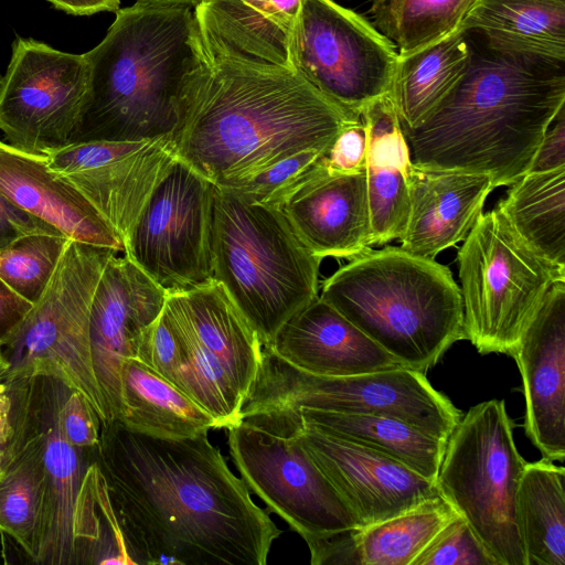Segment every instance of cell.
Instances as JSON below:
<instances>
[{"label": "cell", "instance_id": "6da1fadb", "mask_svg": "<svg viewBox=\"0 0 565 565\" xmlns=\"http://www.w3.org/2000/svg\"><path fill=\"white\" fill-rule=\"evenodd\" d=\"M95 461L132 564L265 565L281 534L207 431L156 437L114 419Z\"/></svg>", "mask_w": 565, "mask_h": 565}, {"label": "cell", "instance_id": "7a4b0ae2", "mask_svg": "<svg viewBox=\"0 0 565 565\" xmlns=\"http://www.w3.org/2000/svg\"><path fill=\"white\" fill-rule=\"evenodd\" d=\"M203 65L171 140L179 159L220 188L307 149L323 152L361 117L329 102L295 65L237 45L195 6Z\"/></svg>", "mask_w": 565, "mask_h": 565}, {"label": "cell", "instance_id": "3957f363", "mask_svg": "<svg viewBox=\"0 0 565 565\" xmlns=\"http://www.w3.org/2000/svg\"><path fill=\"white\" fill-rule=\"evenodd\" d=\"M564 64L472 46L458 84L423 122L403 130L413 166L487 174L495 188L520 179L565 107Z\"/></svg>", "mask_w": 565, "mask_h": 565}, {"label": "cell", "instance_id": "277c9868", "mask_svg": "<svg viewBox=\"0 0 565 565\" xmlns=\"http://www.w3.org/2000/svg\"><path fill=\"white\" fill-rule=\"evenodd\" d=\"M195 6L136 1L84 53L85 100L72 143L171 136L202 70Z\"/></svg>", "mask_w": 565, "mask_h": 565}, {"label": "cell", "instance_id": "5b68a950", "mask_svg": "<svg viewBox=\"0 0 565 565\" xmlns=\"http://www.w3.org/2000/svg\"><path fill=\"white\" fill-rule=\"evenodd\" d=\"M319 297L405 367L423 373L465 340L450 269L399 246L352 257L322 281Z\"/></svg>", "mask_w": 565, "mask_h": 565}, {"label": "cell", "instance_id": "8992f818", "mask_svg": "<svg viewBox=\"0 0 565 565\" xmlns=\"http://www.w3.org/2000/svg\"><path fill=\"white\" fill-rule=\"evenodd\" d=\"M211 253L213 279L262 347L319 296L322 259L301 243L282 211L215 184Z\"/></svg>", "mask_w": 565, "mask_h": 565}, {"label": "cell", "instance_id": "52a82bcc", "mask_svg": "<svg viewBox=\"0 0 565 565\" xmlns=\"http://www.w3.org/2000/svg\"><path fill=\"white\" fill-rule=\"evenodd\" d=\"M116 249L70 239L41 297L7 338V385L51 379L79 393L100 424L107 411L93 366L89 317L94 294Z\"/></svg>", "mask_w": 565, "mask_h": 565}, {"label": "cell", "instance_id": "ba28073f", "mask_svg": "<svg viewBox=\"0 0 565 565\" xmlns=\"http://www.w3.org/2000/svg\"><path fill=\"white\" fill-rule=\"evenodd\" d=\"M526 461L502 399L472 406L447 438L436 486L495 565H526L515 499Z\"/></svg>", "mask_w": 565, "mask_h": 565}, {"label": "cell", "instance_id": "9c48e42d", "mask_svg": "<svg viewBox=\"0 0 565 565\" xmlns=\"http://www.w3.org/2000/svg\"><path fill=\"white\" fill-rule=\"evenodd\" d=\"M462 242L457 260L465 340L481 354L512 355L548 289L565 280V268L526 245L497 206Z\"/></svg>", "mask_w": 565, "mask_h": 565}, {"label": "cell", "instance_id": "30bf717a", "mask_svg": "<svg viewBox=\"0 0 565 565\" xmlns=\"http://www.w3.org/2000/svg\"><path fill=\"white\" fill-rule=\"evenodd\" d=\"M301 408L393 418L445 440L461 417L423 372L397 367L345 377L319 376L262 347L259 369L241 418Z\"/></svg>", "mask_w": 565, "mask_h": 565}, {"label": "cell", "instance_id": "8fae6325", "mask_svg": "<svg viewBox=\"0 0 565 565\" xmlns=\"http://www.w3.org/2000/svg\"><path fill=\"white\" fill-rule=\"evenodd\" d=\"M291 53L317 90L356 117L388 94L398 57L393 42L334 0H301Z\"/></svg>", "mask_w": 565, "mask_h": 565}, {"label": "cell", "instance_id": "7c38bea8", "mask_svg": "<svg viewBox=\"0 0 565 565\" xmlns=\"http://www.w3.org/2000/svg\"><path fill=\"white\" fill-rule=\"evenodd\" d=\"M227 430L230 455L241 479L305 541L360 527L296 436L242 419Z\"/></svg>", "mask_w": 565, "mask_h": 565}, {"label": "cell", "instance_id": "4fadbf2b", "mask_svg": "<svg viewBox=\"0 0 565 565\" xmlns=\"http://www.w3.org/2000/svg\"><path fill=\"white\" fill-rule=\"evenodd\" d=\"M87 81L85 54L17 38L0 79V130L6 142L40 156L71 145Z\"/></svg>", "mask_w": 565, "mask_h": 565}, {"label": "cell", "instance_id": "5bb4252c", "mask_svg": "<svg viewBox=\"0 0 565 565\" xmlns=\"http://www.w3.org/2000/svg\"><path fill=\"white\" fill-rule=\"evenodd\" d=\"M214 184L177 158L152 192L124 254L166 292L213 280Z\"/></svg>", "mask_w": 565, "mask_h": 565}, {"label": "cell", "instance_id": "9a60e30c", "mask_svg": "<svg viewBox=\"0 0 565 565\" xmlns=\"http://www.w3.org/2000/svg\"><path fill=\"white\" fill-rule=\"evenodd\" d=\"M46 157L49 167L89 201L124 247L152 192L178 158L170 136L72 143Z\"/></svg>", "mask_w": 565, "mask_h": 565}, {"label": "cell", "instance_id": "2e32d148", "mask_svg": "<svg viewBox=\"0 0 565 565\" xmlns=\"http://www.w3.org/2000/svg\"><path fill=\"white\" fill-rule=\"evenodd\" d=\"M255 423L269 431L296 436L356 516L360 527L440 497L435 481L381 452L300 420Z\"/></svg>", "mask_w": 565, "mask_h": 565}, {"label": "cell", "instance_id": "e0dca14e", "mask_svg": "<svg viewBox=\"0 0 565 565\" xmlns=\"http://www.w3.org/2000/svg\"><path fill=\"white\" fill-rule=\"evenodd\" d=\"M63 384L51 380L40 408L45 490L36 555L44 564L78 563L82 546L100 543L103 531L95 491L96 462L86 463L87 449L71 445L62 433L58 406Z\"/></svg>", "mask_w": 565, "mask_h": 565}, {"label": "cell", "instance_id": "ac0fdd59", "mask_svg": "<svg viewBox=\"0 0 565 565\" xmlns=\"http://www.w3.org/2000/svg\"><path fill=\"white\" fill-rule=\"evenodd\" d=\"M167 292L125 254H114L96 287L89 317L95 376L108 422L118 416L121 367L136 358L145 330L163 310Z\"/></svg>", "mask_w": 565, "mask_h": 565}, {"label": "cell", "instance_id": "d6986e66", "mask_svg": "<svg viewBox=\"0 0 565 565\" xmlns=\"http://www.w3.org/2000/svg\"><path fill=\"white\" fill-rule=\"evenodd\" d=\"M525 397L524 428L543 458H565V280L556 281L512 355Z\"/></svg>", "mask_w": 565, "mask_h": 565}, {"label": "cell", "instance_id": "ffe728a7", "mask_svg": "<svg viewBox=\"0 0 565 565\" xmlns=\"http://www.w3.org/2000/svg\"><path fill=\"white\" fill-rule=\"evenodd\" d=\"M280 210L301 243L321 259H351L371 247L365 171L331 172L320 159Z\"/></svg>", "mask_w": 565, "mask_h": 565}, {"label": "cell", "instance_id": "44dd1931", "mask_svg": "<svg viewBox=\"0 0 565 565\" xmlns=\"http://www.w3.org/2000/svg\"><path fill=\"white\" fill-rule=\"evenodd\" d=\"M310 374L345 377L405 367L319 296L290 318L269 347Z\"/></svg>", "mask_w": 565, "mask_h": 565}, {"label": "cell", "instance_id": "7402d4cb", "mask_svg": "<svg viewBox=\"0 0 565 565\" xmlns=\"http://www.w3.org/2000/svg\"><path fill=\"white\" fill-rule=\"evenodd\" d=\"M0 191L72 241L125 250L119 236L89 201L49 167L46 156L24 152L0 140Z\"/></svg>", "mask_w": 565, "mask_h": 565}, {"label": "cell", "instance_id": "603a6c76", "mask_svg": "<svg viewBox=\"0 0 565 565\" xmlns=\"http://www.w3.org/2000/svg\"><path fill=\"white\" fill-rule=\"evenodd\" d=\"M494 189L487 174L412 166L409 217L399 247L417 256L435 258L462 242L483 213L484 202Z\"/></svg>", "mask_w": 565, "mask_h": 565}, {"label": "cell", "instance_id": "cb8c5ba5", "mask_svg": "<svg viewBox=\"0 0 565 565\" xmlns=\"http://www.w3.org/2000/svg\"><path fill=\"white\" fill-rule=\"evenodd\" d=\"M163 312L223 366L245 402L259 369L262 344L224 288L213 279L167 292Z\"/></svg>", "mask_w": 565, "mask_h": 565}, {"label": "cell", "instance_id": "d4e9b609", "mask_svg": "<svg viewBox=\"0 0 565 565\" xmlns=\"http://www.w3.org/2000/svg\"><path fill=\"white\" fill-rule=\"evenodd\" d=\"M22 409L12 416L13 430L0 470V531L34 561L39 544L45 468L40 408L32 407L28 382L18 383Z\"/></svg>", "mask_w": 565, "mask_h": 565}, {"label": "cell", "instance_id": "484cf974", "mask_svg": "<svg viewBox=\"0 0 565 565\" xmlns=\"http://www.w3.org/2000/svg\"><path fill=\"white\" fill-rule=\"evenodd\" d=\"M459 28L491 50L565 63V0H476Z\"/></svg>", "mask_w": 565, "mask_h": 565}, {"label": "cell", "instance_id": "4316f807", "mask_svg": "<svg viewBox=\"0 0 565 565\" xmlns=\"http://www.w3.org/2000/svg\"><path fill=\"white\" fill-rule=\"evenodd\" d=\"M245 417L300 420L322 433L381 452L435 482L447 441L404 422L381 416L301 408L294 413Z\"/></svg>", "mask_w": 565, "mask_h": 565}, {"label": "cell", "instance_id": "83f0119b", "mask_svg": "<svg viewBox=\"0 0 565 565\" xmlns=\"http://www.w3.org/2000/svg\"><path fill=\"white\" fill-rule=\"evenodd\" d=\"M472 56L460 28L408 53H398L388 96L402 130L423 122L461 79Z\"/></svg>", "mask_w": 565, "mask_h": 565}, {"label": "cell", "instance_id": "f1b7e54d", "mask_svg": "<svg viewBox=\"0 0 565 565\" xmlns=\"http://www.w3.org/2000/svg\"><path fill=\"white\" fill-rule=\"evenodd\" d=\"M118 420L141 434L185 438L218 428L216 419L199 404L137 359L121 367Z\"/></svg>", "mask_w": 565, "mask_h": 565}, {"label": "cell", "instance_id": "f546056e", "mask_svg": "<svg viewBox=\"0 0 565 565\" xmlns=\"http://www.w3.org/2000/svg\"><path fill=\"white\" fill-rule=\"evenodd\" d=\"M565 469L552 460L526 462L515 509L526 565H565Z\"/></svg>", "mask_w": 565, "mask_h": 565}, {"label": "cell", "instance_id": "4dcf8cb0", "mask_svg": "<svg viewBox=\"0 0 565 565\" xmlns=\"http://www.w3.org/2000/svg\"><path fill=\"white\" fill-rule=\"evenodd\" d=\"M509 186L497 207L526 245L565 268V167L526 172Z\"/></svg>", "mask_w": 565, "mask_h": 565}, {"label": "cell", "instance_id": "1f68e13d", "mask_svg": "<svg viewBox=\"0 0 565 565\" xmlns=\"http://www.w3.org/2000/svg\"><path fill=\"white\" fill-rule=\"evenodd\" d=\"M199 6L246 49L294 64L291 41L301 0H203Z\"/></svg>", "mask_w": 565, "mask_h": 565}, {"label": "cell", "instance_id": "d6a6232c", "mask_svg": "<svg viewBox=\"0 0 565 565\" xmlns=\"http://www.w3.org/2000/svg\"><path fill=\"white\" fill-rule=\"evenodd\" d=\"M459 514L441 497L354 531L360 565H413Z\"/></svg>", "mask_w": 565, "mask_h": 565}, {"label": "cell", "instance_id": "836d02e7", "mask_svg": "<svg viewBox=\"0 0 565 565\" xmlns=\"http://www.w3.org/2000/svg\"><path fill=\"white\" fill-rule=\"evenodd\" d=\"M476 0H372L376 29L408 53L459 29Z\"/></svg>", "mask_w": 565, "mask_h": 565}, {"label": "cell", "instance_id": "e575fe53", "mask_svg": "<svg viewBox=\"0 0 565 565\" xmlns=\"http://www.w3.org/2000/svg\"><path fill=\"white\" fill-rule=\"evenodd\" d=\"M70 238L34 233L0 248V279L34 303L49 285Z\"/></svg>", "mask_w": 565, "mask_h": 565}, {"label": "cell", "instance_id": "d590c367", "mask_svg": "<svg viewBox=\"0 0 565 565\" xmlns=\"http://www.w3.org/2000/svg\"><path fill=\"white\" fill-rule=\"evenodd\" d=\"M409 172L365 166L371 247L385 245L403 236L411 210Z\"/></svg>", "mask_w": 565, "mask_h": 565}, {"label": "cell", "instance_id": "8d00e7d4", "mask_svg": "<svg viewBox=\"0 0 565 565\" xmlns=\"http://www.w3.org/2000/svg\"><path fill=\"white\" fill-rule=\"evenodd\" d=\"M323 153L318 149H307L239 184L223 189L248 202L280 209L290 194L308 178Z\"/></svg>", "mask_w": 565, "mask_h": 565}, {"label": "cell", "instance_id": "74e56055", "mask_svg": "<svg viewBox=\"0 0 565 565\" xmlns=\"http://www.w3.org/2000/svg\"><path fill=\"white\" fill-rule=\"evenodd\" d=\"M413 565H495L468 523L458 515L418 555Z\"/></svg>", "mask_w": 565, "mask_h": 565}, {"label": "cell", "instance_id": "f35d334b", "mask_svg": "<svg viewBox=\"0 0 565 565\" xmlns=\"http://www.w3.org/2000/svg\"><path fill=\"white\" fill-rule=\"evenodd\" d=\"M179 388L182 362L178 335L163 310L140 339L136 358Z\"/></svg>", "mask_w": 565, "mask_h": 565}, {"label": "cell", "instance_id": "ab89813d", "mask_svg": "<svg viewBox=\"0 0 565 565\" xmlns=\"http://www.w3.org/2000/svg\"><path fill=\"white\" fill-rule=\"evenodd\" d=\"M58 419L63 435L74 447L93 449L98 445L100 422L79 393L68 390L67 396H63Z\"/></svg>", "mask_w": 565, "mask_h": 565}, {"label": "cell", "instance_id": "60d3db41", "mask_svg": "<svg viewBox=\"0 0 565 565\" xmlns=\"http://www.w3.org/2000/svg\"><path fill=\"white\" fill-rule=\"evenodd\" d=\"M366 132L362 121L345 127L322 154V164L331 172L359 173L365 171Z\"/></svg>", "mask_w": 565, "mask_h": 565}, {"label": "cell", "instance_id": "b9f144b4", "mask_svg": "<svg viewBox=\"0 0 565 565\" xmlns=\"http://www.w3.org/2000/svg\"><path fill=\"white\" fill-rule=\"evenodd\" d=\"M34 233L62 234L53 226L18 207L0 191V248Z\"/></svg>", "mask_w": 565, "mask_h": 565}, {"label": "cell", "instance_id": "7bdbcfd3", "mask_svg": "<svg viewBox=\"0 0 565 565\" xmlns=\"http://www.w3.org/2000/svg\"><path fill=\"white\" fill-rule=\"evenodd\" d=\"M354 531L355 529H352L305 541L311 554V564L360 565L354 540Z\"/></svg>", "mask_w": 565, "mask_h": 565}, {"label": "cell", "instance_id": "ee69618b", "mask_svg": "<svg viewBox=\"0 0 565 565\" xmlns=\"http://www.w3.org/2000/svg\"><path fill=\"white\" fill-rule=\"evenodd\" d=\"M546 130L527 172H544L565 167V107Z\"/></svg>", "mask_w": 565, "mask_h": 565}, {"label": "cell", "instance_id": "f6af8a7d", "mask_svg": "<svg viewBox=\"0 0 565 565\" xmlns=\"http://www.w3.org/2000/svg\"><path fill=\"white\" fill-rule=\"evenodd\" d=\"M32 305L0 279V348L24 319Z\"/></svg>", "mask_w": 565, "mask_h": 565}, {"label": "cell", "instance_id": "bcb514c9", "mask_svg": "<svg viewBox=\"0 0 565 565\" xmlns=\"http://www.w3.org/2000/svg\"><path fill=\"white\" fill-rule=\"evenodd\" d=\"M56 9L73 15H90L97 12L119 10L120 0H47Z\"/></svg>", "mask_w": 565, "mask_h": 565}, {"label": "cell", "instance_id": "7dc6e473", "mask_svg": "<svg viewBox=\"0 0 565 565\" xmlns=\"http://www.w3.org/2000/svg\"><path fill=\"white\" fill-rule=\"evenodd\" d=\"M12 409L13 403L9 394V388L0 392V470L6 452V447L12 435Z\"/></svg>", "mask_w": 565, "mask_h": 565}, {"label": "cell", "instance_id": "c3c4849f", "mask_svg": "<svg viewBox=\"0 0 565 565\" xmlns=\"http://www.w3.org/2000/svg\"><path fill=\"white\" fill-rule=\"evenodd\" d=\"M137 1L163 2V3H188V4L196 6L203 0H137Z\"/></svg>", "mask_w": 565, "mask_h": 565}, {"label": "cell", "instance_id": "681fc988", "mask_svg": "<svg viewBox=\"0 0 565 565\" xmlns=\"http://www.w3.org/2000/svg\"><path fill=\"white\" fill-rule=\"evenodd\" d=\"M7 370H8V363H7L6 358L3 356V353L0 348V381H2Z\"/></svg>", "mask_w": 565, "mask_h": 565}, {"label": "cell", "instance_id": "f907efd6", "mask_svg": "<svg viewBox=\"0 0 565 565\" xmlns=\"http://www.w3.org/2000/svg\"><path fill=\"white\" fill-rule=\"evenodd\" d=\"M0 79H1V76H0Z\"/></svg>", "mask_w": 565, "mask_h": 565}]
</instances>
